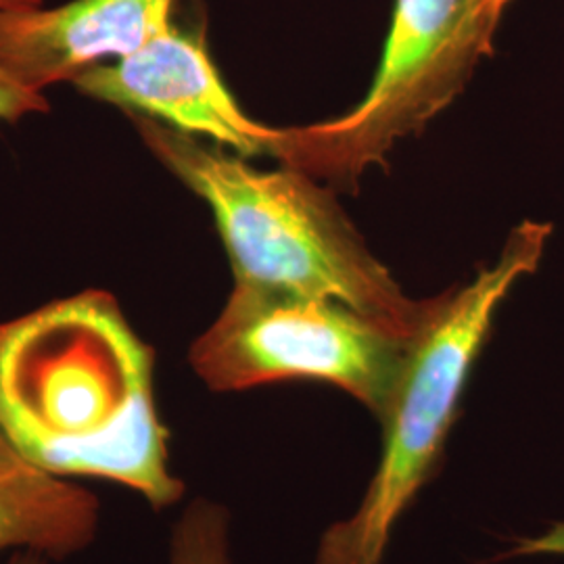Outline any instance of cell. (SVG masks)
<instances>
[{"instance_id": "8fae6325", "label": "cell", "mask_w": 564, "mask_h": 564, "mask_svg": "<svg viewBox=\"0 0 564 564\" xmlns=\"http://www.w3.org/2000/svg\"><path fill=\"white\" fill-rule=\"evenodd\" d=\"M517 556H563L564 523H554L538 538H519L514 545L500 554L496 561L517 558Z\"/></svg>"}, {"instance_id": "7c38bea8", "label": "cell", "mask_w": 564, "mask_h": 564, "mask_svg": "<svg viewBox=\"0 0 564 564\" xmlns=\"http://www.w3.org/2000/svg\"><path fill=\"white\" fill-rule=\"evenodd\" d=\"M508 2L510 0H470V7H473V15L477 20L484 21L491 28H498Z\"/></svg>"}, {"instance_id": "8992f818", "label": "cell", "mask_w": 564, "mask_h": 564, "mask_svg": "<svg viewBox=\"0 0 564 564\" xmlns=\"http://www.w3.org/2000/svg\"><path fill=\"white\" fill-rule=\"evenodd\" d=\"M72 84L84 97L160 121L247 160L279 158L284 128L245 113L197 32L172 25L141 51L90 67Z\"/></svg>"}, {"instance_id": "277c9868", "label": "cell", "mask_w": 564, "mask_h": 564, "mask_svg": "<svg viewBox=\"0 0 564 564\" xmlns=\"http://www.w3.org/2000/svg\"><path fill=\"white\" fill-rule=\"evenodd\" d=\"M412 341L345 303L235 281L218 318L191 345L188 362L218 393L326 383L379 419Z\"/></svg>"}, {"instance_id": "5b68a950", "label": "cell", "mask_w": 564, "mask_h": 564, "mask_svg": "<svg viewBox=\"0 0 564 564\" xmlns=\"http://www.w3.org/2000/svg\"><path fill=\"white\" fill-rule=\"evenodd\" d=\"M494 32L473 15L470 0H395L362 102L337 120L284 128L276 160L307 176L358 178L454 99Z\"/></svg>"}, {"instance_id": "7a4b0ae2", "label": "cell", "mask_w": 564, "mask_h": 564, "mask_svg": "<svg viewBox=\"0 0 564 564\" xmlns=\"http://www.w3.org/2000/svg\"><path fill=\"white\" fill-rule=\"evenodd\" d=\"M132 123L151 155L209 207L235 281L345 303L405 337L423 330L437 297L410 300L305 172L253 167L247 158L142 116Z\"/></svg>"}, {"instance_id": "4fadbf2b", "label": "cell", "mask_w": 564, "mask_h": 564, "mask_svg": "<svg viewBox=\"0 0 564 564\" xmlns=\"http://www.w3.org/2000/svg\"><path fill=\"white\" fill-rule=\"evenodd\" d=\"M9 564H44V558H42V554H36V552H25V554L13 556Z\"/></svg>"}, {"instance_id": "9c48e42d", "label": "cell", "mask_w": 564, "mask_h": 564, "mask_svg": "<svg viewBox=\"0 0 564 564\" xmlns=\"http://www.w3.org/2000/svg\"><path fill=\"white\" fill-rule=\"evenodd\" d=\"M170 564H230L223 506L202 498L186 508L172 533Z\"/></svg>"}, {"instance_id": "3957f363", "label": "cell", "mask_w": 564, "mask_h": 564, "mask_svg": "<svg viewBox=\"0 0 564 564\" xmlns=\"http://www.w3.org/2000/svg\"><path fill=\"white\" fill-rule=\"evenodd\" d=\"M552 224L524 220L500 258L473 282L437 297L423 330L410 343L402 370L379 416L383 452L362 505L321 540L318 564H379L395 521L429 484L444 458L464 387L470 379L498 307L512 286L538 270Z\"/></svg>"}, {"instance_id": "52a82bcc", "label": "cell", "mask_w": 564, "mask_h": 564, "mask_svg": "<svg viewBox=\"0 0 564 564\" xmlns=\"http://www.w3.org/2000/svg\"><path fill=\"white\" fill-rule=\"evenodd\" d=\"M176 0H72L0 18V72L32 95L123 59L172 28Z\"/></svg>"}, {"instance_id": "ba28073f", "label": "cell", "mask_w": 564, "mask_h": 564, "mask_svg": "<svg viewBox=\"0 0 564 564\" xmlns=\"http://www.w3.org/2000/svg\"><path fill=\"white\" fill-rule=\"evenodd\" d=\"M99 510L93 491L30 463L0 431V552L25 547L55 561L78 554L99 531Z\"/></svg>"}, {"instance_id": "30bf717a", "label": "cell", "mask_w": 564, "mask_h": 564, "mask_svg": "<svg viewBox=\"0 0 564 564\" xmlns=\"http://www.w3.org/2000/svg\"><path fill=\"white\" fill-rule=\"evenodd\" d=\"M44 4L42 0H0V18L9 13H20ZM48 101L44 95H32L15 86L0 72V121H20L28 116L46 113Z\"/></svg>"}, {"instance_id": "6da1fadb", "label": "cell", "mask_w": 564, "mask_h": 564, "mask_svg": "<svg viewBox=\"0 0 564 564\" xmlns=\"http://www.w3.org/2000/svg\"><path fill=\"white\" fill-rule=\"evenodd\" d=\"M0 431L57 477L123 485L155 510L184 496L155 400V349L107 291L0 324Z\"/></svg>"}]
</instances>
